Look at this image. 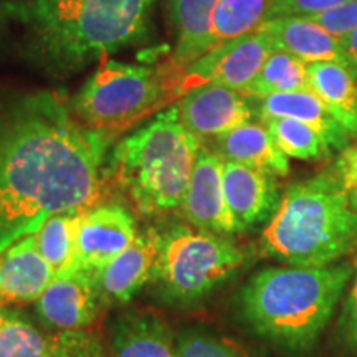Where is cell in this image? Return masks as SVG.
<instances>
[{
  "label": "cell",
  "instance_id": "obj_27",
  "mask_svg": "<svg viewBox=\"0 0 357 357\" xmlns=\"http://www.w3.org/2000/svg\"><path fill=\"white\" fill-rule=\"evenodd\" d=\"M176 357H253L234 339L207 333H184L176 342Z\"/></svg>",
  "mask_w": 357,
  "mask_h": 357
},
{
  "label": "cell",
  "instance_id": "obj_22",
  "mask_svg": "<svg viewBox=\"0 0 357 357\" xmlns=\"http://www.w3.org/2000/svg\"><path fill=\"white\" fill-rule=\"evenodd\" d=\"M310 91L326 102L337 121L357 136V79L347 66L336 61L307 63Z\"/></svg>",
  "mask_w": 357,
  "mask_h": 357
},
{
  "label": "cell",
  "instance_id": "obj_8",
  "mask_svg": "<svg viewBox=\"0 0 357 357\" xmlns=\"http://www.w3.org/2000/svg\"><path fill=\"white\" fill-rule=\"evenodd\" d=\"M273 52L270 37L260 30L217 45L185 70L182 95L204 84H217L243 93Z\"/></svg>",
  "mask_w": 357,
  "mask_h": 357
},
{
  "label": "cell",
  "instance_id": "obj_18",
  "mask_svg": "<svg viewBox=\"0 0 357 357\" xmlns=\"http://www.w3.org/2000/svg\"><path fill=\"white\" fill-rule=\"evenodd\" d=\"M257 30L270 37L275 50L287 52L306 63L336 61L346 66L339 40L305 17H276L263 22Z\"/></svg>",
  "mask_w": 357,
  "mask_h": 357
},
{
  "label": "cell",
  "instance_id": "obj_23",
  "mask_svg": "<svg viewBox=\"0 0 357 357\" xmlns=\"http://www.w3.org/2000/svg\"><path fill=\"white\" fill-rule=\"evenodd\" d=\"M82 213H60L48 218L32 234L35 248L53 268L55 276L78 270L77 236Z\"/></svg>",
  "mask_w": 357,
  "mask_h": 357
},
{
  "label": "cell",
  "instance_id": "obj_28",
  "mask_svg": "<svg viewBox=\"0 0 357 357\" xmlns=\"http://www.w3.org/2000/svg\"><path fill=\"white\" fill-rule=\"evenodd\" d=\"M349 0H273L268 20L276 17H312L318 13L333 10Z\"/></svg>",
  "mask_w": 357,
  "mask_h": 357
},
{
  "label": "cell",
  "instance_id": "obj_1",
  "mask_svg": "<svg viewBox=\"0 0 357 357\" xmlns=\"http://www.w3.org/2000/svg\"><path fill=\"white\" fill-rule=\"evenodd\" d=\"M109 136L38 91L0 102V252L60 213H82L106 185Z\"/></svg>",
  "mask_w": 357,
  "mask_h": 357
},
{
  "label": "cell",
  "instance_id": "obj_5",
  "mask_svg": "<svg viewBox=\"0 0 357 357\" xmlns=\"http://www.w3.org/2000/svg\"><path fill=\"white\" fill-rule=\"evenodd\" d=\"M202 141L187 131L176 108L116 146L108 172L144 215L182 208Z\"/></svg>",
  "mask_w": 357,
  "mask_h": 357
},
{
  "label": "cell",
  "instance_id": "obj_10",
  "mask_svg": "<svg viewBox=\"0 0 357 357\" xmlns=\"http://www.w3.org/2000/svg\"><path fill=\"white\" fill-rule=\"evenodd\" d=\"M0 357H102V351L83 329L43 333L19 312L0 306Z\"/></svg>",
  "mask_w": 357,
  "mask_h": 357
},
{
  "label": "cell",
  "instance_id": "obj_6",
  "mask_svg": "<svg viewBox=\"0 0 357 357\" xmlns=\"http://www.w3.org/2000/svg\"><path fill=\"white\" fill-rule=\"evenodd\" d=\"M185 71L171 61L132 66L106 55L70 105L75 118L106 136L121 132L182 95Z\"/></svg>",
  "mask_w": 357,
  "mask_h": 357
},
{
  "label": "cell",
  "instance_id": "obj_24",
  "mask_svg": "<svg viewBox=\"0 0 357 357\" xmlns=\"http://www.w3.org/2000/svg\"><path fill=\"white\" fill-rule=\"evenodd\" d=\"M310 91L307 63L287 52L275 50L266 58L260 73L242 95L250 98H265L276 93Z\"/></svg>",
  "mask_w": 357,
  "mask_h": 357
},
{
  "label": "cell",
  "instance_id": "obj_13",
  "mask_svg": "<svg viewBox=\"0 0 357 357\" xmlns=\"http://www.w3.org/2000/svg\"><path fill=\"white\" fill-rule=\"evenodd\" d=\"M102 298L93 273L75 270L56 275L37 301L40 319L58 331H82L95 323Z\"/></svg>",
  "mask_w": 357,
  "mask_h": 357
},
{
  "label": "cell",
  "instance_id": "obj_16",
  "mask_svg": "<svg viewBox=\"0 0 357 357\" xmlns=\"http://www.w3.org/2000/svg\"><path fill=\"white\" fill-rule=\"evenodd\" d=\"M55 278L53 268L35 248L33 236H24L0 252V306L37 303Z\"/></svg>",
  "mask_w": 357,
  "mask_h": 357
},
{
  "label": "cell",
  "instance_id": "obj_11",
  "mask_svg": "<svg viewBox=\"0 0 357 357\" xmlns=\"http://www.w3.org/2000/svg\"><path fill=\"white\" fill-rule=\"evenodd\" d=\"M223 160L212 149L200 146L182 212L195 229L217 235L238 234L223 192Z\"/></svg>",
  "mask_w": 357,
  "mask_h": 357
},
{
  "label": "cell",
  "instance_id": "obj_12",
  "mask_svg": "<svg viewBox=\"0 0 357 357\" xmlns=\"http://www.w3.org/2000/svg\"><path fill=\"white\" fill-rule=\"evenodd\" d=\"M178 119L187 131L199 137H217L250 123L255 106L242 93L234 89L204 84L190 89L177 106Z\"/></svg>",
  "mask_w": 357,
  "mask_h": 357
},
{
  "label": "cell",
  "instance_id": "obj_20",
  "mask_svg": "<svg viewBox=\"0 0 357 357\" xmlns=\"http://www.w3.org/2000/svg\"><path fill=\"white\" fill-rule=\"evenodd\" d=\"M218 0H169L176 50L172 60L187 70L200 56L215 48L212 38V15Z\"/></svg>",
  "mask_w": 357,
  "mask_h": 357
},
{
  "label": "cell",
  "instance_id": "obj_4",
  "mask_svg": "<svg viewBox=\"0 0 357 357\" xmlns=\"http://www.w3.org/2000/svg\"><path fill=\"white\" fill-rule=\"evenodd\" d=\"M357 247V211L331 174L289 185L261 234L266 257L328 266Z\"/></svg>",
  "mask_w": 357,
  "mask_h": 357
},
{
  "label": "cell",
  "instance_id": "obj_29",
  "mask_svg": "<svg viewBox=\"0 0 357 357\" xmlns=\"http://www.w3.org/2000/svg\"><path fill=\"white\" fill-rule=\"evenodd\" d=\"M306 19L323 26L326 32L331 33L333 37L341 38L342 35L349 33L357 26V0H349V2L342 3L333 10L306 17Z\"/></svg>",
  "mask_w": 357,
  "mask_h": 357
},
{
  "label": "cell",
  "instance_id": "obj_3",
  "mask_svg": "<svg viewBox=\"0 0 357 357\" xmlns=\"http://www.w3.org/2000/svg\"><path fill=\"white\" fill-rule=\"evenodd\" d=\"M352 273L346 263L265 268L243 287L240 310L268 341L291 351L310 349L333 318Z\"/></svg>",
  "mask_w": 357,
  "mask_h": 357
},
{
  "label": "cell",
  "instance_id": "obj_14",
  "mask_svg": "<svg viewBox=\"0 0 357 357\" xmlns=\"http://www.w3.org/2000/svg\"><path fill=\"white\" fill-rule=\"evenodd\" d=\"M160 247V234L146 229L114 260L96 271L95 281L105 303L131 301L141 288L153 283Z\"/></svg>",
  "mask_w": 357,
  "mask_h": 357
},
{
  "label": "cell",
  "instance_id": "obj_25",
  "mask_svg": "<svg viewBox=\"0 0 357 357\" xmlns=\"http://www.w3.org/2000/svg\"><path fill=\"white\" fill-rule=\"evenodd\" d=\"M273 0H218L212 15L213 45L255 32L268 20Z\"/></svg>",
  "mask_w": 357,
  "mask_h": 357
},
{
  "label": "cell",
  "instance_id": "obj_7",
  "mask_svg": "<svg viewBox=\"0 0 357 357\" xmlns=\"http://www.w3.org/2000/svg\"><path fill=\"white\" fill-rule=\"evenodd\" d=\"M245 261V250L225 236L176 225L160 234L153 283L166 301L192 305L234 276Z\"/></svg>",
  "mask_w": 357,
  "mask_h": 357
},
{
  "label": "cell",
  "instance_id": "obj_31",
  "mask_svg": "<svg viewBox=\"0 0 357 357\" xmlns=\"http://www.w3.org/2000/svg\"><path fill=\"white\" fill-rule=\"evenodd\" d=\"M339 334L347 346L357 351V271L352 278L349 291H347L344 306H342L341 319H339Z\"/></svg>",
  "mask_w": 357,
  "mask_h": 357
},
{
  "label": "cell",
  "instance_id": "obj_32",
  "mask_svg": "<svg viewBox=\"0 0 357 357\" xmlns=\"http://www.w3.org/2000/svg\"><path fill=\"white\" fill-rule=\"evenodd\" d=\"M337 40L342 48V53H344L346 66L351 70V73L354 75V78L357 79V26L354 30H351L349 33L342 35V37Z\"/></svg>",
  "mask_w": 357,
  "mask_h": 357
},
{
  "label": "cell",
  "instance_id": "obj_9",
  "mask_svg": "<svg viewBox=\"0 0 357 357\" xmlns=\"http://www.w3.org/2000/svg\"><path fill=\"white\" fill-rule=\"evenodd\" d=\"M136 235V220L121 205H95L83 212L77 236L78 270L95 275L126 250Z\"/></svg>",
  "mask_w": 357,
  "mask_h": 357
},
{
  "label": "cell",
  "instance_id": "obj_2",
  "mask_svg": "<svg viewBox=\"0 0 357 357\" xmlns=\"http://www.w3.org/2000/svg\"><path fill=\"white\" fill-rule=\"evenodd\" d=\"M155 0H24L0 6L19 24L29 55L50 73L82 70L119 48L144 43Z\"/></svg>",
  "mask_w": 357,
  "mask_h": 357
},
{
  "label": "cell",
  "instance_id": "obj_26",
  "mask_svg": "<svg viewBox=\"0 0 357 357\" xmlns=\"http://www.w3.org/2000/svg\"><path fill=\"white\" fill-rule=\"evenodd\" d=\"M276 146L284 155L300 160H318L333 153L331 146L314 128L289 118H276L265 121Z\"/></svg>",
  "mask_w": 357,
  "mask_h": 357
},
{
  "label": "cell",
  "instance_id": "obj_30",
  "mask_svg": "<svg viewBox=\"0 0 357 357\" xmlns=\"http://www.w3.org/2000/svg\"><path fill=\"white\" fill-rule=\"evenodd\" d=\"M333 176L337 178L351 205L357 211V144H347L339 151Z\"/></svg>",
  "mask_w": 357,
  "mask_h": 357
},
{
  "label": "cell",
  "instance_id": "obj_15",
  "mask_svg": "<svg viewBox=\"0 0 357 357\" xmlns=\"http://www.w3.org/2000/svg\"><path fill=\"white\" fill-rule=\"evenodd\" d=\"M223 192L240 231L273 217L278 207L275 176L238 162H223Z\"/></svg>",
  "mask_w": 357,
  "mask_h": 357
},
{
  "label": "cell",
  "instance_id": "obj_21",
  "mask_svg": "<svg viewBox=\"0 0 357 357\" xmlns=\"http://www.w3.org/2000/svg\"><path fill=\"white\" fill-rule=\"evenodd\" d=\"M109 357H176V344L166 323L158 316L129 312L114 326Z\"/></svg>",
  "mask_w": 357,
  "mask_h": 357
},
{
  "label": "cell",
  "instance_id": "obj_19",
  "mask_svg": "<svg viewBox=\"0 0 357 357\" xmlns=\"http://www.w3.org/2000/svg\"><path fill=\"white\" fill-rule=\"evenodd\" d=\"M212 151L222 159L255 167L275 177H284L289 172L288 155L276 146L266 126L247 123L231 131L213 137Z\"/></svg>",
  "mask_w": 357,
  "mask_h": 357
},
{
  "label": "cell",
  "instance_id": "obj_17",
  "mask_svg": "<svg viewBox=\"0 0 357 357\" xmlns=\"http://www.w3.org/2000/svg\"><path fill=\"white\" fill-rule=\"evenodd\" d=\"M255 113L263 123L276 118H289L306 123L324 137L333 151L344 149L351 136L326 102L307 89L258 98Z\"/></svg>",
  "mask_w": 357,
  "mask_h": 357
}]
</instances>
